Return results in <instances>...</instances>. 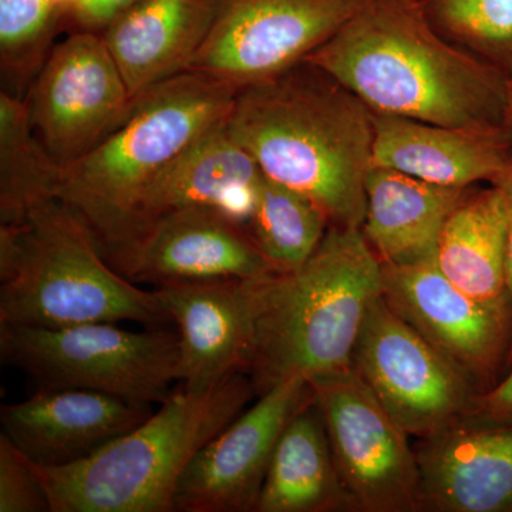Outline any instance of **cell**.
I'll return each mask as SVG.
<instances>
[{"label":"cell","mask_w":512,"mask_h":512,"mask_svg":"<svg viewBox=\"0 0 512 512\" xmlns=\"http://www.w3.org/2000/svg\"><path fill=\"white\" fill-rule=\"evenodd\" d=\"M382 296L396 315L460 367L478 393L493 387L511 343V308L478 302L434 261L382 264Z\"/></svg>","instance_id":"cell-12"},{"label":"cell","mask_w":512,"mask_h":512,"mask_svg":"<svg viewBox=\"0 0 512 512\" xmlns=\"http://www.w3.org/2000/svg\"><path fill=\"white\" fill-rule=\"evenodd\" d=\"M343 484L363 512L421 511L420 468L409 434L355 367L309 377Z\"/></svg>","instance_id":"cell-8"},{"label":"cell","mask_w":512,"mask_h":512,"mask_svg":"<svg viewBox=\"0 0 512 512\" xmlns=\"http://www.w3.org/2000/svg\"><path fill=\"white\" fill-rule=\"evenodd\" d=\"M57 2L63 3V5H67V3L72 2V0H57Z\"/></svg>","instance_id":"cell-33"},{"label":"cell","mask_w":512,"mask_h":512,"mask_svg":"<svg viewBox=\"0 0 512 512\" xmlns=\"http://www.w3.org/2000/svg\"><path fill=\"white\" fill-rule=\"evenodd\" d=\"M416 454L421 511H512V423L458 420Z\"/></svg>","instance_id":"cell-17"},{"label":"cell","mask_w":512,"mask_h":512,"mask_svg":"<svg viewBox=\"0 0 512 512\" xmlns=\"http://www.w3.org/2000/svg\"><path fill=\"white\" fill-rule=\"evenodd\" d=\"M0 356L39 389L94 390L146 406L165 402L180 383V338L164 326L133 332L111 322L0 325Z\"/></svg>","instance_id":"cell-7"},{"label":"cell","mask_w":512,"mask_h":512,"mask_svg":"<svg viewBox=\"0 0 512 512\" xmlns=\"http://www.w3.org/2000/svg\"><path fill=\"white\" fill-rule=\"evenodd\" d=\"M111 265L137 285L275 274L244 225L210 207L184 208L146 222Z\"/></svg>","instance_id":"cell-14"},{"label":"cell","mask_w":512,"mask_h":512,"mask_svg":"<svg viewBox=\"0 0 512 512\" xmlns=\"http://www.w3.org/2000/svg\"><path fill=\"white\" fill-rule=\"evenodd\" d=\"M47 511L49 497L35 463L5 433L0 434V512Z\"/></svg>","instance_id":"cell-28"},{"label":"cell","mask_w":512,"mask_h":512,"mask_svg":"<svg viewBox=\"0 0 512 512\" xmlns=\"http://www.w3.org/2000/svg\"><path fill=\"white\" fill-rule=\"evenodd\" d=\"M140 0H72L66 5L67 23L74 30L101 33Z\"/></svg>","instance_id":"cell-29"},{"label":"cell","mask_w":512,"mask_h":512,"mask_svg":"<svg viewBox=\"0 0 512 512\" xmlns=\"http://www.w3.org/2000/svg\"><path fill=\"white\" fill-rule=\"evenodd\" d=\"M329 228V218L311 198L262 177L245 229L275 272L293 271L305 264Z\"/></svg>","instance_id":"cell-25"},{"label":"cell","mask_w":512,"mask_h":512,"mask_svg":"<svg viewBox=\"0 0 512 512\" xmlns=\"http://www.w3.org/2000/svg\"><path fill=\"white\" fill-rule=\"evenodd\" d=\"M228 126L265 177L311 198L330 227L362 228L375 116L308 63L244 87Z\"/></svg>","instance_id":"cell-2"},{"label":"cell","mask_w":512,"mask_h":512,"mask_svg":"<svg viewBox=\"0 0 512 512\" xmlns=\"http://www.w3.org/2000/svg\"><path fill=\"white\" fill-rule=\"evenodd\" d=\"M495 185L503 188L505 198H507L508 207V237H507V289L510 296L511 322H512V161L507 171L497 181ZM507 365H512V325H511V343L510 352H508Z\"/></svg>","instance_id":"cell-31"},{"label":"cell","mask_w":512,"mask_h":512,"mask_svg":"<svg viewBox=\"0 0 512 512\" xmlns=\"http://www.w3.org/2000/svg\"><path fill=\"white\" fill-rule=\"evenodd\" d=\"M352 366L409 436L429 439L463 419L476 384L396 315L383 296L367 312Z\"/></svg>","instance_id":"cell-9"},{"label":"cell","mask_w":512,"mask_h":512,"mask_svg":"<svg viewBox=\"0 0 512 512\" xmlns=\"http://www.w3.org/2000/svg\"><path fill=\"white\" fill-rule=\"evenodd\" d=\"M134 100L103 36L83 30L53 47L25 99L36 137L62 167L119 127Z\"/></svg>","instance_id":"cell-11"},{"label":"cell","mask_w":512,"mask_h":512,"mask_svg":"<svg viewBox=\"0 0 512 512\" xmlns=\"http://www.w3.org/2000/svg\"><path fill=\"white\" fill-rule=\"evenodd\" d=\"M365 0H222L207 42L192 60L200 72L239 90L305 62Z\"/></svg>","instance_id":"cell-10"},{"label":"cell","mask_w":512,"mask_h":512,"mask_svg":"<svg viewBox=\"0 0 512 512\" xmlns=\"http://www.w3.org/2000/svg\"><path fill=\"white\" fill-rule=\"evenodd\" d=\"M0 282V325L173 323L158 293L121 275L86 222L59 200L23 224L0 225Z\"/></svg>","instance_id":"cell-5"},{"label":"cell","mask_w":512,"mask_h":512,"mask_svg":"<svg viewBox=\"0 0 512 512\" xmlns=\"http://www.w3.org/2000/svg\"><path fill=\"white\" fill-rule=\"evenodd\" d=\"M441 35L483 57L512 64V0H420Z\"/></svg>","instance_id":"cell-27"},{"label":"cell","mask_w":512,"mask_h":512,"mask_svg":"<svg viewBox=\"0 0 512 512\" xmlns=\"http://www.w3.org/2000/svg\"><path fill=\"white\" fill-rule=\"evenodd\" d=\"M67 23L57 0H0V67L6 92L19 96L52 53L53 40Z\"/></svg>","instance_id":"cell-26"},{"label":"cell","mask_w":512,"mask_h":512,"mask_svg":"<svg viewBox=\"0 0 512 512\" xmlns=\"http://www.w3.org/2000/svg\"><path fill=\"white\" fill-rule=\"evenodd\" d=\"M252 279L168 282L156 292L177 326L180 383L202 393L245 373L254 339Z\"/></svg>","instance_id":"cell-15"},{"label":"cell","mask_w":512,"mask_h":512,"mask_svg":"<svg viewBox=\"0 0 512 512\" xmlns=\"http://www.w3.org/2000/svg\"><path fill=\"white\" fill-rule=\"evenodd\" d=\"M256 396L238 373L202 393H171L136 429L66 467L36 466L50 512H171L185 468Z\"/></svg>","instance_id":"cell-6"},{"label":"cell","mask_w":512,"mask_h":512,"mask_svg":"<svg viewBox=\"0 0 512 512\" xmlns=\"http://www.w3.org/2000/svg\"><path fill=\"white\" fill-rule=\"evenodd\" d=\"M256 397L292 377L352 366L367 312L382 295V262L362 228L330 227L299 268L252 279Z\"/></svg>","instance_id":"cell-3"},{"label":"cell","mask_w":512,"mask_h":512,"mask_svg":"<svg viewBox=\"0 0 512 512\" xmlns=\"http://www.w3.org/2000/svg\"><path fill=\"white\" fill-rule=\"evenodd\" d=\"M255 511H359L340 477L315 397L282 431Z\"/></svg>","instance_id":"cell-22"},{"label":"cell","mask_w":512,"mask_h":512,"mask_svg":"<svg viewBox=\"0 0 512 512\" xmlns=\"http://www.w3.org/2000/svg\"><path fill=\"white\" fill-rule=\"evenodd\" d=\"M222 0H140L103 32L133 99L188 72Z\"/></svg>","instance_id":"cell-20"},{"label":"cell","mask_w":512,"mask_h":512,"mask_svg":"<svg viewBox=\"0 0 512 512\" xmlns=\"http://www.w3.org/2000/svg\"><path fill=\"white\" fill-rule=\"evenodd\" d=\"M238 87L200 72L177 74L134 100L119 127L92 151L62 167L59 201L114 258L130 237L141 192L175 158L227 120Z\"/></svg>","instance_id":"cell-4"},{"label":"cell","mask_w":512,"mask_h":512,"mask_svg":"<svg viewBox=\"0 0 512 512\" xmlns=\"http://www.w3.org/2000/svg\"><path fill=\"white\" fill-rule=\"evenodd\" d=\"M62 165L33 131L22 97L0 93V225L23 224L59 200Z\"/></svg>","instance_id":"cell-24"},{"label":"cell","mask_w":512,"mask_h":512,"mask_svg":"<svg viewBox=\"0 0 512 512\" xmlns=\"http://www.w3.org/2000/svg\"><path fill=\"white\" fill-rule=\"evenodd\" d=\"M507 198L500 185L467 192L441 229L436 265L478 302L510 306L507 289Z\"/></svg>","instance_id":"cell-23"},{"label":"cell","mask_w":512,"mask_h":512,"mask_svg":"<svg viewBox=\"0 0 512 512\" xmlns=\"http://www.w3.org/2000/svg\"><path fill=\"white\" fill-rule=\"evenodd\" d=\"M467 192L372 167L366 180L363 235L382 264L434 261L441 229Z\"/></svg>","instance_id":"cell-21"},{"label":"cell","mask_w":512,"mask_h":512,"mask_svg":"<svg viewBox=\"0 0 512 512\" xmlns=\"http://www.w3.org/2000/svg\"><path fill=\"white\" fill-rule=\"evenodd\" d=\"M312 397L305 377L258 396L192 458L175 491L174 511H255L279 437Z\"/></svg>","instance_id":"cell-13"},{"label":"cell","mask_w":512,"mask_h":512,"mask_svg":"<svg viewBox=\"0 0 512 512\" xmlns=\"http://www.w3.org/2000/svg\"><path fill=\"white\" fill-rule=\"evenodd\" d=\"M373 167L444 187L494 184L510 167L505 126L460 128L376 114Z\"/></svg>","instance_id":"cell-19"},{"label":"cell","mask_w":512,"mask_h":512,"mask_svg":"<svg viewBox=\"0 0 512 512\" xmlns=\"http://www.w3.org/2000/svg\"><path fill=\"white\" fill-rule=\"evenodd\" d=\"M151 406L86 389H39L2 407L3 430L39 467H66L119 439L150 414Z\"/></svg>","instance_id":"cell-16"},{"label":"cell","mask_w":512,"mask_h":512,"mask_svg":"<svg viewBox=\"0 0 512 512\" xmlns=\"http://www.w3.org/2000/svg\"><path fill=\"white\" fill-rule=\"evenodd\" d=\"M305 63L376 114L447 127L504 126L507 80L441 35L420 0H365Z\"/></svg>","instance_id":"cell-1"},{"label":"cell","mask_w":512,"mask_h":512,"mask_svg":"<svg viewBox=\"0 0 512 512\" xmlns=\"http://www.w3.org/2000/svg\"><path fill=\"white\" fill-rule=\"evenodd\" d=\"M478 424L512 423V369L507 377L485 392L474 394L463 419Z\"/></svg>","instance_id":"cell-30"},{"label":"cell","mask_w":512,"mask_h":512,"mask_svg":"<svg viewBox=\"0 0 512 512\" xmlns=\"http://www.w3.org/2000/svg\"><path fill=\"white\" fill-rule=\"evenodd\" d=\"M262 173L255 158L228 126V119L198 138L141 192L130 237L146 222L184 208L210 207L247 225L258 200Z\"/></svg>","instance_id":"cell-18"},{"label":"cell","mask_w":512,"mask_h":512,"mask_svg":"<svg viewBox=\"0 0 512 512\" xmlns=\"http://www.w3.org/2000/svg\"><path fill=\"white\" fill-rule=\"evenodd\" d=\"M504 126L512 128V73L505 83Z\"/></svg>","instance_id":"cell-32"}]
</instances>
